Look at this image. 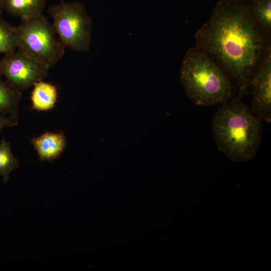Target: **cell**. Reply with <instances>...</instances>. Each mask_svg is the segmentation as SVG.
<instances>
[{
	"mask_svg": "<svg viewBox=\"0 0 271 271\" xmlns=\"http://www.w3.org/2000/svg\"><path fill=\"white\" fill-rule=\"evenodd\" d=\"M196 47L227 74L242 98L251 76L267 48L270 38L252 20L246 1L220 0L209 20L195 34Z\"/></svg>",
	"mask_w": 271,
	"mask_h": 271,
	"instance_id": "6da1fadb",
	"label": "cell"
},
{
	"mask_svg": "<svg viewBox=\"0 0 271 271\" xmlns=\"http://www.w3.org/2000/svg\"><path fill=\"white\" fill-rule=\"evenodd\" d=\"M262 120L238 96L221 104L212 119L218 149L232 161L251 160L261 145Z\"/></svg>",
	"mask_w": 271,
	"mask_h": 271,
	"instance_id": "7a4b0ae2",
	"label": "cell"
},
{
	"mask_svg": "<svg viewBox=\"0 0 271 271\" xmlns=\"http://www.w3.org/2000/svg\"><path fill=\"white\" fill-rule=\"evenodd\" d=\"M180 79L188 98L199 106L221 105L237 93L226 73L196 46L188 49L183 59Z\"/></svg>",
	"mask_w": 271,
	"mask_h": 271,
	"instance_id": "3957f363",
	"label": "cell"
},
{
	"mask_svg": "<svg viewBox=\"0 0 271 271\" xmlns=\"http://www.w3.org/2000/svg\"><path fill=\"white\" fill-rule=\"evenodd\" d=\"M19 47L48 69L63 58L65 47L56 37L52 23L43 14L21 20L17 26Z\"/></svg>",
	"mask_w": 271,
	"mask_h": 271,
	"instance_id": "277c9868",
	"label": "cell"
},
{
	"mask_svg": "<svg viewBox=\"0 0 271 271\" xmlns=\"http://www.w3.org/2000/svg\"><path fill=\"white\" fill-rule=\"evenodd\" d=\"M48 13L53 19L59 39L65 48L79 52L90 50L92 22L84 4L77 1H63L50 6Z\"/></svg>",
	"mask_w": 271,
	"mask_h": 271,
	"instance_id": "5b68a950",
	"label": "cell"
},
{
	"mask_svg": "<svg viewBox=\"0 0 271 271\" xmlns=\"http://www.w3.org/2000/svg\"><path fill=\"white\" fill-rule=\"evenodd\" d=\"M49 70L20 48L0 59V74L21 91L46 78Z\"/></svg>",
	"mask_w": 271,
	"mask_h": 271,
	"instance_id": "8992f818",
	"label": "cell"
},
{
	"mask_svg": "<svg viewBox=\"0 0 271 271\" xmlns=\"http://www.w3.org/2000/svg\"><path fill=\"white\" fill-rule=\"evenodd\" d=\"M252 98L250 109L268 122L271 121V46L255 68L250 81Z\"/></svg>",
	"mask_w": 271,
	"mask_h": 271,
	"instance_id": "52a82bcc",
	"label": "cell"
},
{
	"mask_svg": "<svg viewBox=\"0 0 271 271\" xmlns=\"http://www.w3.org/2000/svg\"><path fill=\"white\" fill-rule=\"evenodd\" d=\"M31 141L39 159L43 161H50L59 157L66 144L63 132H46Z\"/></svg>",
	"mask_w": 271,
	"mask_h": 271,
	"instance_id": "ba28073f",
	"label": "cell"
},
{
	"mask_svg": "<svg viewBox=\"0 0 271 271\" xmlns=\"http://www.w3.org/2000/svg\"><path fill=\"white\" fill-rule=\"evenodd\" d=\"M4 10L27 20L43 14L46 0H3Z\"/></svg>",
	"mask_w": 271,
	"mask_h": 271,
	"instance_id": "9c48e42d",
	"label": "cell"
},
{
	"mask_svg": "<svg viewBox=\"0 0 271 271\" xmlns=\"http://www.w3.org/2000/svg\"><path fill=\"white\" fill-rule=\"evenodd\" d=\"M58 90L53 84L40 81L34 84L31 100L33 109L46 111L53 108L57 101Z\"/></svg>",
	"mask_w": 271,
	"mask_h": 271,
	"instance_id": "30bf717a",
	"label": "cell"
},
{
	"mask_svg": "<svg viewBox=\"0 0 271 271\" xmlns=\"http://www.w3.org/2000/svg\"><path fill=\"white\" fill-rule=\"evenodd\" d=\"M250 15L255 24L267 37L271 36V0H247Z\"/></svg>",
	"mask_w": 271,
	"mask_h": 271,
	"instance_id": "8fae6325",
	"label": "cell"
},
{
	"mask_svg": "<svg viewBox=\"0 0 271 271\" xmlns=\"http://www.w3.org/2000/svg\"><path fill=\"white\" fill-rule=\"evenodd\" d=\"M0 74V113L18 116V109L22 99V91L7 80H3Z\"/></svg>",
	"mask_w": 271,
	"mask_h": 271,
	"instance_id": "7c38bea8",
	"label": "cell"
},
{
	"mask_svg": "<svg viewBox=\"0 0 271 271\" xmlns=\"http://www.w3.org/2000/svg\"><path fill=\"white\" fill-rule=\"evenodd\" d=\"M18 47V27L8 23L0 16V53H12Z\"/></svg>",
	"mask_w": 271,
	"mask_h": 271,
	"instance_id": "4fadbf2b",
	"label": "cell"
},
{
	"mask_svg": "<svg viewBox=\"0 0 271 271\" xmlns=\"http://www.w3.org/2000/svg\"><path fill=\"white\" fill-rule=\"evenodd\" d=\"M19 166V160L13 154L10 143L3 139L0 142V176L5 183L7 182L10 174Z\"/></svg>",
	"mask_w": 271,
	"mask_h": 271,
	"instance_id": "5bb4252c",
	"label": "cell"
},
{
	"mask_svg": "<svg viewBox=\"0 0 271 271\" xmlns=\"http://www.w3.org/2000/svg\"><path fill=\"white\" fill-rule=\"evenodd\" d=\"M18 124V116L6 115L0 113V132L6 127H11Z\"/></svg>",
	"mask_w": 271,
	"mask_h": 271,
	"instance_id": "9a60e30c",
	"label": "cell"
},
{
	"mask_svg": "<svg viewBox=\"0 0 271 271\" xmlns=\"http://www.w3.org/2000/svg\"><path fill=\"white\" fill-rule=\"evenodd\" d=\"M4 10L3 0H0V16H1Z\"/></svg>",
	"mask_w": 271,
	"mask_h": 271,
	"instance_id": "2e32d148",
	"label": "cell"
},
{
	"mask_svg": "<svg viewBox=\"0 0 271 271\" xmlns=\"http://www.w3.org/2000/svg\"><path fill=\"white\" fill-rule=\"evenodd\" d=\"M237 1H247V0H237Z\"/></svg>",
	"mask_w": 271,
	"mask_h": 271,
	"instance_id": "e0dca14e",
	"label": "cell"
},
{
	"mask_svg": "<svg viewBox=\"0 0 271 271\" xmlns=\"http://www.w3.org/2000/svg\"><path fill=\"white\" fill-rule=\"evenodd\" d=\"M60 1H61V2H63V0H60Z\"/></svg>",
	"mask_w": 271,
	"mask_h": 271,
	"instance_id": "ac0fdd59",
	"label": "cell"
}]
</instances>
